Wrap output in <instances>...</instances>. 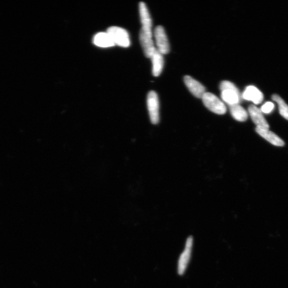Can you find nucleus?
I'll return each mask as SVG.
<instances>
[{
  "instance_id": "nucleus-1",
  "label": "nucleus",
  "mask_w": 288,
  "mask_h": 288,
  "mask_svg": "<svg viewBox=\"0 0 288 288\" xmlns=\"http://www.w3.org/2000/svg\"><path fill=\"white\" fill-rule=\"evenodd\" d=\"M221 98L229 106L238 104L241 94L234 84L229 81H224L220 84Z\"/></svg>"
},
{
  "instance_id": "nucleus-2",
  "label": "nucleus",
  "mask_w": 288,
  "mask_h": 288,
  "mask_svg": "<svg viewBox=\"0 0 288 288\" xmlns=\"http://www.w3.org/2000/svg\"><path fill=\"white\" fill-rule=\"evenodd\" d=\"M201 99L204 105L213 113L223 115L226 112L227 109L225 105L214 94L205 92Z\"/></svg>"
},
{
  "instance_id": "nucleus-3",
  "label": "nucleus",
  "mask_w": 288,
  "mask_h": 288,
  "mask_svg": "<svg viewBox=\"0 0 288 288\" xmlns=\"http://www.w3.org/2000/svg\"><path fill=\"white\" fill-rule=\"evenodd\" d=\"M115 45L127 47L130 45L129 35L127 31L121 28L112 27L107 30Z\"/></svg>"
},
{
  "instance_id": "nucleus-4",
  "label": "nucleus",
  "mask_w": 288,
  "mask_h": 288,
  "mask_svg": "<svg viewBox=\"0 0 288 288\" xmlns=\"http://www.w3.org/2000/svg\"><path fill=\"white\" fill-rule=\"evenodd\" d=\"M148 108L151 121L153 124L156 125L159 122V101L157 93L151 91L147 98Z\"/></svg>"
},
{
  "instance_id": "nucleus-5",
  "label": "nucleus",
  "mask_w": 288,
  "mask_h": 288,
  "mask_svg": "<svg viewBox=\"0 0 288 288\" xmlns=\"http://www.w3.org/2000/svg\"><path fill=\"white\" fill-rule=\"evenodd\" d=\"M194 245V238L192 236L187 238L184 250L182 254L180 256L178 262V273L180 275H182L185 272L188 264L189 262L192 247Z\"/></svg>"
},
{
  "instance_id": "nucleus-6",
  "label": "nucleus",
  "mask_w": 288,
  "mask_h": 288,
  "mask_svg": "<svg viewBox=\"0 0 288 288\" xmlns=\"http://www.w3.org/2000/svg\"><path fill=\"white\" fill-rule=\"evenodd\" d=\"M154 37L157 49L162 54H167L170 51V45L164 28L162 26H158L154 30Z\"/></svg>"
},
{
  "instance_id": "nucleus-7",
  "label": "nucleus",
  "mask_w": 288,
  "mask_h": 288,
  "mask_svg": "<svg viewBox=\"0 0 288 288\" xmlns=\"http://www.w3.org/2000/svg\"><path fill=\"white\" fill-rule=\"evenodd\" d=\"M139 39L144 54L148 58H151L156 49L152 40V33L141 29Z\"/></svg>"
},
{
  "instance_id": "nucleus-8",
  "label": "nucleus",
  "mask_w": 288,
  "mask_h": 288,
  "mask_svg": "<svg viewBox=\"0 0 288 288\" xmlns=\"http://www.w3.org/2000/svg\"><path fill=\"white\" fill-rule=\"evenodd\" d=\"M184 82L190 92L198 99H201L203 94L206 92L205 87L190 76H185Z\"/></svg>"
},
{
  "instance_id": "nucleus-9",
  "label": "nucleus",
  "mask_w": 288,
  "mask_h": 288,
  "mask_svg": "<svg viewBox=\"0 0 288 288\" xmlns=\"http://www.w3.org/2000/svg\"><path fill=\"white\" fill-rule=\"evenodd\" d=\"M256 131L263 138L270 142L272 145L276 147H283L284 142L278 135H276L269 129L256 127Z\"/></svg>"
},
{
  "instance_id": "nucleus-10",
  "label": "nucleus",
  "mask_w": 288,
  "mask_h": 288,
  "mask_svg": "<svg viewBox=\"0 0 288 288\" xmlns=\"http://www.w3.org/2000/svg\"><path fill=\"white\" fill-rule=\"evenodd\" d=\"M248 112L252 120L257 126L256 127L269 129V125L259 108L255 105H250L249 107Z\"/></svg>"
},
{
  "instance_id": "nucleus-11",
  "label": "nucleus",
  "mask_w": 288,
  "mask_h": 288,
  "mask_svg": "<svg viewBox=\"0 0 288 288\" xmlns=\"http://www.w3.org/2000/svg\"><path fill=\"white\" fill-rule=\"evenodd\" d=\"M244 100L253 102L255 104H260L263 99L262 93L256 87L250 86L247 87L243 94Z\"/></svg>"
},
{
  "instance_id": "nucleus-12",
  "label": "nucleus",
  "mask_w": 288,
  "mask_h": 288,
  "mask_svg": "<svg viewBox=\"0 0 288 288\" xmlns=\"http://www.w3.org/2000/svg\"><path fill=\"white\" fill-rule=\"evenodd\" d=\"M139 14L142 24L141 29L150 33L152 32V19L145 3L141 2L139 5Z\"/></svg>"
},
{
  "instance_id": "nucleus-13",
  "label": "nucleus",
  "mask_w": 288,
  "mask_h": 288,
  "mask_svg": "<svg viewBox=\"0 0 288 288\" xmlns=\"http://www.w3.org/2000/svg\"><path fill=\"white\" fill-rule=\"evenodd\" d=\"M151 58L153 64V75L154 77H158L161 74L163 68L164 60L162 54L156 48Z\"/></svg>"
},
{
  "instance_id": "nucleus-14",
  "label": "nucleus",
  "mask_w": 288,
  "mask_h": 288,
  "mask_svg": "<svg viewBox=\"0 0 288 288\" xmlns=\"http://www.w3.org/2000/svg\"><path fill=\"white\" fill-rule=\"evenodd\" d=\"M93 43L101 47H109L115 45L110 35L107 32L96 34L94 36Z\"/></svg>"
},
{
  "instance_id": "nucleus-15",
  "label": "nucleus",
  "mask_w": 288,
  "mask_h": 288,
  "mask_svg": "<svg viewBox=\"0 0 288 288\" xmlns=\"http://www.w3.org/2000/svg\"><path fill=\"white\" fill-rule=\"evenodd\" d=\"M230 110L233 117L239 122H246L248 113L243 107L239 104L230 106Z\"/></svg>"
},
{
  "instance_id": "nucleus-16",
  "label": "nucleus",
  "mask_w": 288,
  "mask_h": 288,
  "mask_svg": "<svg viewBox=\"0 0 288 288\" xmlns=\"http://www.w3.org/2000/svg\"><path fill=\"white\" fill-rule=\"evenodd\" d=\"M272 99L278 103L280 114L288 120V105L279 95L274 94L272 96Z\"/></svg>"
},
{
  "instance_id": "nucleus-17",
  "label": "nucleus",
  "mask_w": 288,
  "mask_h": 288,
  "mask_svg": "<svg viewBox=\"0 0 288 288\" xmlns=\"http://www.w3.org/2000/svg\"><path fill=\"white\" fill-rule=\"evenodd\" d=\"M274 107L275 105L273 103L268 102L261 106L260 110L262 113L269 114L274 109Z\"/></svg>"
}]
</instances>
